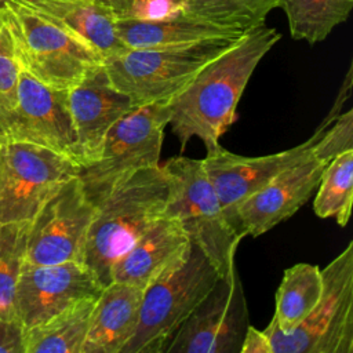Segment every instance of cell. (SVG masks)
Segmentation results:
<instances>
[{
	"label": "cell",
	"mask_w": 353,
	"mask_h": 353,
	"mask_svg": "<svg viewBox=\"0 0 353 353\" xmlns=\"http://www.w3.org/2000/svg\"><path fill=\"white\" fill-rule=\"evenodd\" d=\"M280 37L265 23L245 32L168 103V124L182 150L193 137L203 141L207 152L219 146L221 137L236 120L237 103L250 77Z\"/></svg>",
	"instance_id": "obj_1"
},
{
	"label": "cell",
	"mask_w": 353,
	"mask_h": 353,
	"mask_svg": "<svg viewBox=\"0 0 353 353\" xmlns=\"http://www.w3.org/2000/svg\"><path fill=\"white\" fill-rule=\"evenodd\" d=\"M168 197V181L161 165L141 170L95 205L83 263L106 285L113 263L160 218Z\"/></svg>",
	"instance_id": "obj_2"
},
{
	"label": "cell",
	"mask_w": 353,
	"mask_h": 353,
	"mask_svg": "<svg viewBox=\"0 0 353 353\" xmlns=\"http://www.w3.org/2000/svg\"><path fill=\"white\" fill-rule=\"evenodd\" d=\"M168 181L165 215L175 218L194 244L225 277L234 266L243 239L229 221L203 160L174 156L160 164Z\"/></svg>",
	"instance_id": "obj_3"
},
{
	"label": "cell",
	"mask_w": 353,
	"mask_h": 353,
	"mask_svg": "<svg viewBox=\"0 0 353 353\" xmlns=\"http://www.w3.org/2000/svg\"><path fill=\"white\" fill-rule=\"evenodd\" d=\"M0 14L21 68L51 88L70 90L103 63L95 50L28 1L6 0Z\"/></svg>",
	"instance_id": "obj_4"
},
{
	"label": "cell",
	"mask_w": 353,
	"mask_h": 353,
	"mask_svg": "<svg viewBox=\"0 0 353 353\" xmlns=\"http://www.w3.org/2000/svg\"><path fill=\"white\" fill-rule=\"evenodd\" d=\"M236 40L219 39L185 46L128 48L103 59V68L113 85L130 98L134 108L170 103L205 65Z\"/></svg>",
	"instance_id": "obj_5"
},
{
	"label": "cell",
	"mask_w": 353,
	"mask_h": 353,
	"mask_svg": "<svg viewBox=\"0 0 353 353\" xmlns=\"http://www.w3.org/2000/svg\"><path fill=\"white\" fill-rule=\"evenodd\" d=\"M171 112L168 103L137 106L106 134L97 157L81 165L79 179L87 199L98 204L135 172L160 164Z\"/></svg>",
	"instance_id": "obj_6"
},
{
	"label": "cell",
	"mask_w": 353,
	"mask_h": 353,
	"mask_svg": "<svg viewBox=\"0 0 353 353\" xmlns=\"http://www.w3.org/2000/svg\"><path fill=\"white\" fill-rule=\"evenodd\" d=\"M218 279L215 266L192 244L189 256L178 268L143 291L138 327L121 353H164Z\"/></svg>",
	"instance_id": "obj_7"
},
{
	"label": "cell",
	"mask_w": 353,
	"mask_h": 353,
	"mask_svg": "<svg viewBox=\"0 0 353 353\" xmlns=\"http://www.w3.org/2000/svg\"><path fill=\"white\" fill-rule=\"evenodd\" d=\"M323 294L310 314L291 332L273 320L265 328L273 353L353 352V241L324 269Z\"/></svg>",
	"instance_id": "obj_8"
},
{
	"label": "cell",
	"mask_w": 353,
	"mask_h": 353,
	"mask_svg": "<svg viewBox=\"0 0 353 353\" xmlns=\"http://www.w3.org/2000/svg\"><path fill=\"white\" fill-rule=\"evenodd\" d=\"M32 143L81 165L68 90H55L21 68L14 102L0 106V146Z\"/></svg>",
	"instance_id": "obj_9"
},
{
	"label": "cell",
	"mask_w": 353,
	"mask_h": 353,
	"mask_svg": "<svg viewBox=\"0 0 353 353\" xmlns=\"http://www.w3.org/2000/svg\"><path fill=\"white\" fill-rule=\"evenodd\" d=\"M79 170L73 160L43 146L19 142L0 146V223L30 222Z\"/></svg>",
	"instance_id": "obj_10"
},
{
	"label": "cell",
	"mask_w": 353,
	"mask_h": 353,
	"mask_svg": "<svg viewBox=\"0 0 353 353\" xmlns=\"http://www.w3.org/2000/svg\"><path fill=\"white\" fill-rule=\"evenodd\" d=\"M350 88L352 66L346 73L345 81L332 108L321 120V124L316 128L309 139L294 148L263 156L236 154L223 149L221 145L216 149L207 152V156L201 159L203 165L218 193V197L232 225L234 211L243 200H245L254 192L259 190L281 171L287 170L312 152L313 146L316 145L324 130L334 121L338 113H341L339 110L342 109V105L349 97Z\"/></svg>",
	"instance_id": "obj_11"
},
{
	"label": "cell",
	"mask_w": 353,
	"mask_h": 353,
	"mask_svg": "<svg viewBox=\"0 0 353 353\" xmlns=\"http://www.w3.org/2000/svg\"><path fill=\"white\" fill-rule=\"evenodd\" d=\"M95 214L79 176L63 182L37 210L28 226L23 263H83L84 244Z\"/></svg>",
	"instance_id": "obj_12"
},
{
	"label": "cell",
	"mask_w": 353,
	"mask_h": 353,
	"mask_svg": "<svg viewBox=\"0 0 353 353\" xmlns=\"http://www.w3.org/2000/svg\"><path fill=\"white\" fill-rule=\"evenodd\" d=\"M248 325L247 299L234 266L215 281L164 353H239Z\"/></svg>",
	"instance_id": "obj_13"
},
{
	"label": "cell",
	"mask_w": 353,
	"mask_h": 353,
	"mask_svg": "<svg viewBox=\"0 0 353 353\" xmlns=\"http://www.w3.org/2000/svg\"><path fill=\"white\" fill-rule=\"evenodd\" d=\"M103 287L80 262L23 263L14 295V313L23 330H28L79 299L99 296Z\"/></svg>",
	"instance_id": "obj_14"
},
{
	"label": "cell",
	"mask_w": 353,
	"mask_h": 353,
	"mask_svg": "<svg viewBox=\"0 0 353 353\" xmlns=\"http://www.w3.org/2000/svg\"><path fill=\"white\" fill-rule=\"evenodd\" d=\"M325 164L310 152L243 200L233 215L239 234L258 237L292 216L316 192Z\"/></svg>",
	"instance_id": "obj_15"
},
{
	"label": "cell",
	"mask_w": 353,
	"mask_h": 353,
	"mask_svg": "<svg viewBox=\"0 0 353 353\" xmlns=\"http://www.w3.org/2000/svg\"><path fill=\"white\" fill-rule=\"evenodd\" d=\"M68 106L81 165L97 157L108 131L134 109L130 98L110 81L103 63L68 90Z\"/></svg>",
	"instance_id": "obj_16"
},
{
	"label": "cell",
	"mask_w": 353,
	"mask_h": 353,
	"mask_svg": "<svg viewBox=\"0 0 353 353\" xmlns=\"http://www.w3.org/2000/svg\"><path fill=\"white\" fill-rule=\"evenodd\" d=\"M192 241L182 225L163 214L113 263L110 281H119L143 291L178 268L188 256Z\"/></svg>",
	"instance_id": "obj_17"
},
{
	"label": "cell",
	"mask_w": 353,
	"mask_h": 353,
	"mask_svg": "<svg viewBox=\"0 0 353 353\" xmlns=\"http://www.w3.org/2000/svg\"><path fill=\"white\" fill-rule=\"evenodd\" d=\"M143 290L110 281L97 298L81 353H121L141 314Z\"/></svg>",
	"instance_id": "obj_18"
},
{
	"label": "cell",
	"mask_w": 353,
	"mask_h": 353,
	"mask_svg": "<svg viewBox=\"0 0 353 353\" xmlns=\"http://www.w3.org/2000/svg\"><path fill=\"white\" fill-rule=\"evenodd\" d=\"M30 4L88 44L102 59L128 50L119 36V18L103 0H47Z\"/></svg>",
	"instance_id": "obj_19"
},
{
	"label": "cell",
	"mask_w": 353,
	"mask_h": 353,
	"mask_svg": "<svg viewBox=\"0 0 353 353\" xmlns=\"http://www.w3.org/2000/svg\"><path fill=\"white\" fill-rule=\"evenodd\" d=\"M119 36L127 48H157L219 39H239L244 32L222 28L179 12L161 19H119Z\"/></svg>",
	"instance_id": "obj_20"
},
{
	"label": "cell",
	"mask_w": 353,
	"mask_h": 353,
	"mask_svg": "<svg viewBox=\"0 0 353 353\" xmlns=\"http://www.w3.org/2000/svg\"><path fill=\"white\" fill-rule=\"evenodd\" d=\"M97 298L79 299L48 320L25 330V353H81Z\"/></svg>",
	"instance_id": "obj_21"
},
{
	"label": "cell",
	"mask_w": 353,
	"mask_h": 353,
	"mask_svg": "<svg viewBox=\"0 0 353 353\" xmlns=\"http://www.w3.org/2000/svg\"><path fill=\"white\" fill-rule=\"evenodd\" d=\"M323 294V276L317 265L299 262L284 270L276 291L273 321L285 334L296 328L314 309Z\"/></svg>",
	"instance_id": "obj_22"
},
{
	"label": "cell",
	"mask_w": 353,
	"mask_h": 353,
	"mask_svg": "<svg viewBox=\"0 0 353 353\" xmlns=\"http://www.w3.org/2000/svg\"><path fill=\"white\" fill-rule=\"evenodd\" d=\"M291 36L309 44L323 41L352 11L353 0H277Z\"/></svg>",
	"instance_id": "obj_23"
},
{
	"label": "cell",
	"mask_w": 353,
	"mask_h": 353,
	"mask_svg": "<svg viewBox=\"0 0 353 353\" xmlns=\"http://www.w3.org/2000/svg\"><path fill=\"white\" fill-rule=\"evenodd\" d=\"M352 199L353 150H346L325 164L316 189L314 214L320 218H334L343 228L350 218Z\"/></svg>",
	"instance_id": "obj_24"
},
{
	"label": "cell",
	"mask_w": 353,
	"mask_h": 353,
	"mask_svg": "<svg viewBox=\"0 0 353 353\" xmlns=\"http://www.w3.org/2000/svg\"><path fill=\"white\" fill-rule=\"evenodd\" d=\"M276 7L277 0H185L183 12L245 33L263 25Z\"/></svg>",
	"instance_id": "obj_25"
},
{
	"label": "cell",
	"mask_w": 353,
	"mask_h": 353,
	"mask_svg": "<svg viewBox=\"0 0 353 353\" xmlns=\"http://www.w3.org/2000/svg\"><path fill=\"white\" fill-rule=\"evenodd\" d=\"M29 222L0 223V316L17 319L14 295L25 261Z\"/></svg>",
	"instance_id": "obj_26"
},
{
	"label": "cell",
	"mask_w": 353,
	"mask_h": 353,
	"mask_svg": "<svg viewBox=\"0 0 353 353\" xmlns=\"http://www.w3.org/2000/svg\"><path fill=\"white\" fill-rule=\"evenodd\" d=\"M353 150V110L338 113L334 121L324 130L316 145L313 154L328 163L332 157Z\"/></svg>",
	"instance_id": "obj_27"
},
{
	"label": "cell",
	"mask_w": 353,
	"mask_h": 353,
	"mask_svg": "<svg viewBox=\"0 0 353 353\" xmlns=\"http://www.w3.org/2000/svg\"><path fill=\"white\" fill-rule=\"evenodd\" d=\"M119 19H161L183 11L185 0H103Z\"/></svg>",
	"instance_id": "obj_28"
},
{
	"label": "cell",
	"mask_w": 353,
	"mask_h": 353,
	"mask_svg": "<svg viewBox=\"0 0 353 353\" xmlns=\"http://www.w3.org/2000/svg\"><path fill=\"white\" fill-rule=\"evenodd\" d=\"M21 65L15 52L11 32L1 17L0 22V106L14 102Z\"/></svg>",
	"instance_id": "obj_29"
},
{
	"label": "cell",
	"mask_w": 353,
	"mask_h": 353,
	"mask_svg": "<svg viewBox=\"0 0 353 353\" xmlns=\"http://www.w3.org/2000/svg\"><path fill=\"white\" fill-rule=\"evenodd\" d=\"M25 330L17 319L0 316V353H25Z\"/></svg>",
	"instance_id": "obj_30"
},
{
	"label": "cell",
	"mask_w": 353,
	"mask_h": 353,
	"mask_svg": "<svg viewBox=\"0 0 353 353\" xmlns=\"http://www.w3.org/2000/svg\"><path fill=\"white\" fill-rule=\"evenodd\" d=\"M239 353H273L272 343L266 331L248 325Z\"/></svg>",
	"instance_id": "obj_31"
},
{
	"label": "cell",
	"mask_w": 353,
	"mask_h": 353,
	"mask_svg": "<svg viewBox=\"0 0 353 353\" xmlns=\"http://www.w3.org/2000/svg\"><path fill=\"white\" fill-rule=\"evenodd\" d=\"M23 1H28V3H36V1H47V0H23Z\"/></svg>",
	"instance_id": "obj_32"
},
{
	"label": "cell",
	"mask_w": 353,
	"mask_h": 353,
	"mask_svg": "<svg viewBox=\"0 0 353 353\" xmlns=\"http://www.w3.org/2000/svg\"><path fill=\"white\" fill-rule=\"evenodd\" d=\"M4 1H6V0H0V6H1Z\"/></svg>",
	"instance_id": "obj_33"
},
{
	"label": "cell",
	"mask_w": 353,
	"mask_h": 353,
	"mask_svg": "<svg viewBox=\"0 0 353 353\" xmlns=\"http://www.w3.org/2000/svg\"><path fill=\"white\" fill-rule=\"evenodd\" d=\"M0 22H1V14H0Z\"/></svg>",
	"instance_id": "obj_34"
}]
</instances>
